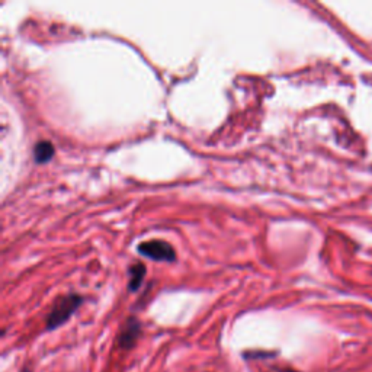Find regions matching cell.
<instances>
[{
  "label": "cell",
  "instance_id": "obj_4",
  "mask_svg": "<svg viewBox=\"0 0 372 372\" xmlns=\"http://www.w3.org/2000/svg\"><path fill=\"white\" fill-rule=\"evenodd\" d=\"M54 153H56V148L49 141H40L34 147V159L40 164L48 163L54 157Z\"/></svg>",
  "mask_w": 372,
  "mask_h": 372
},
{
  "label": "cell",
  "instance_id": "obj_3",
  "mask_svg": "<svg viewBox=\"0 0 372 372\" xmlns=\"http://www.w3.org/2000/svg\"><path fill=\"white\" fill-rule=\"evenodd\" d=\"M140 333H141V323L136 317H130L118 335L116 339L118 348L122 351L133 349L140 337Z\"/></svg>",
  "mask_w": 372,
  "mask_h": 372
},
{
  "label": "cell",
  "instance_id": "obj_1",
  "mask_svg": "<svg viewBox=\"0 0 372 372\" xmlns=\"http://www.w3.org/2000/svg\"><path fill=\"white\" fill-rule=\"evenodd\" d=\"M82 303L83 299L78 294H68L60 296L47 317V330L53 332L57 328L67 323L70 317L82 306Z\"/></svg>",
  "mask_w": 372,
  "mask_h": 372
},
{
  "label": "cell",
  "instance_id": "obj_2",
  "mask_svg": "<svg viewBox=\"0 0 372 372\" xmlns=\"http://www.w3.org/2000/svg\"><path fill=\"white\" fill-rule=\"evenodd\" d=\"M138 252L156 262H173L176 259V252L173 247L163 240L144 241L138 246Z\"/></svg>",
  "mask_w": 372,
  "mask_h": 372
},
{
  "label": "cell",
  "instance_id": "obj_5",
  "mask_svg": "<svg viewBox=\"0 0 372 372\" xmlns=\"http://www.w3.org/2000/svg\"><path fill=\"white\" fill-rule=\"evenodd\" d=\"M128 277H130V282H128V289L131 292H136L141 284H143V280L145 277V266L140 262L131 265L130 270H128Z\"/></svg>",
  "mask_w": 372,
  "mask_h": 372
}]
</instances>
